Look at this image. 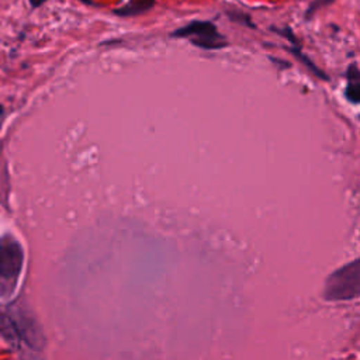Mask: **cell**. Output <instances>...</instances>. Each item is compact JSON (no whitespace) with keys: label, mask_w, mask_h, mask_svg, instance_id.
Masks as SVG:
<instances>
[{"label":"cell","mask_w":360,"mask_h":360,"mask_svg":"<svg viewBox=\"0 0 360 360\" xmlns=\"http://www.w3.org/2000/svg\"><path fill=\"white\" fill-rule=\"evenodd\" d=\"M155 6V0H129L122 7H118L114 10V14L121 17H129L135 14H141L148 11Z\"/></svg>","instance_id":"obj_5"},{"label":"cell","mask_w":360,"mask_h":360,"mask_svg":"<svg viewBox=\"0 0 360 360\" xmlns=\"http://www.w3.org/2000/svg\"><path fill=\"white\" fill-rule=\"evenodd\" d=\"M1 114H3V107L0 105V115H1Z\"/></svg>","instance_id":"obj_8"},{"label":"cell","mask_w":360,"mask_h":360,"mask_svg":"<svg viewBox=\"0 0 360 360\" xmlns=\"http://www.w3.org/2000/svg\"><path fill=\"white\" fill-rule=\"evenodd\" d=\"M347 84L345 89V96L346 98L356 104L360 100V73H359V68L357 63H352L347 68Z\"/></svg>","instance_id":"obj_4"},{"label":"cell","mask_w":360,"mask_h":360,"mask_svg":"<svg viewBox=\"0 0 360 360\" xmlns=\"http://www.w3.org/2000/svg\"><path fill=\"white\" fill-rule=\"evenodd\" d=\"M172 37L187 38L193 45L202 49H221L226 46V39L219 34L215 24L210 21H193L176 30Z\"/></svg>","instance_id":"obj_2"},{"label":"cell","mask_w":360,"mask_h":360,"mask_svg":"<svg viewBox=\"0 0 360 360\" xmlns=\"http://www.w3.org/2000/svg\"><path fill=\"white\" fill-rule=\"evenodd\" d=\"M359 294V264L353 262L335 271L325 284L326 300H352Z\"/></svg>","instance_id":"obj_3"},{"label":"cell","mask_w":360,"mask_h":360,"mask_svg":"<svg viewBox=\"0 0 360 360\" xmlns=\"http://www.w3.org/2000/svg\"><path fill=\"white\" fill-rule=\"evenodd\" d=\"M332 0H315L311 6H309V8H308V11H307V17H309L312 13H314V10H316L319 6H323V4H328V3H330Z\"/></svg>","instance_id":"obj_6"},{"label":"cell","mask_w":360,"mask_h":360,"mask_svg":"<svg viewBox=\"0 0 360 360\" xmlns=\"http://www.w3.org/2000/svg\"><path fill=\"white\" fill-rule=\"evenodd\" d=\"M24 263V250L11 235L0 238V300L11 298L15 292Z\"/></svg>","instance_id":"obj_1"},{"label":"cell","mask_w":360,"mask_h":360,"mask_svg":"<svg viewBox=\"0 0 360 360\" xmlns=\"http://www.w3.org/2000/svg\"><path fill=\"white\" fill-rule=\"evenodd\" d=\"M45 1H46V0H30V3H31L32 7H39V6H42Z\"/></svg>","instance_id":"obj_7"}]
</instances>
